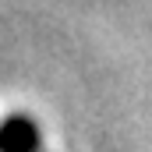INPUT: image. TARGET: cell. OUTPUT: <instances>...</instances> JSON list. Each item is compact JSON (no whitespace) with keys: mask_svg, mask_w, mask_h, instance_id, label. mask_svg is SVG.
<instances>
[{"mask_svg":"<svg viewBox=\"0 0 152 152\" xmlns=\"http://www.w3.org/2000/svg\"><path fill=\"white\" fill-rule=\"evenodd\" d=\"M39 131L28 117H11L0 124V152H36Z\"/></svg>","mask_w":152,"mask_h":152,"instance_id":"6da1fadb","label":"cell"}]
</instances>
